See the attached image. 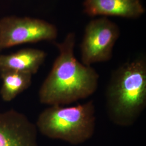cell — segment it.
Here are the masks:
<instances>
[{"mask_svg":"<svg viewBox=\"0 0 146 146\" xmlns=\"http://www.w3.org/2000/svg\"><path fill=\"white\" fill-rule=\"evenodd\" d=\"M75 34L70 33L62 42L55 44L58 55L38 92L42 104L64 106L86 99L96 91L99 75L75 58Z\"/></svg>","mask_w":146,"mask_h":146,"instance_id":"1","label":"cell"},{"mask_svg":"<svg viewBox=\"0 0 146 146\" xmlns=\"http://www.w3.org/2000/svg\"><path fill=\"white\" fill-rule=\"evenodd\" d=\"M110 121L121 127L134 125L146 106V60L139 56L123 63L111 74L106 90Z\"/></svg>","mask_w":146,"mask_h":146,"instance_id":"2","label":"cell"},{"mask_svg":"<svg viewBox=\"0 0 146 146\" xmlns=\"http://www.w3.org/2000/svg\"><path fill=\"white\" fill-rule=\"evenodd\" d=\"M96 120L95 104L90 100L72 106H50L40 114L36 126L50 139L78 145L93 136Z\"/></svg>","mask_w":146,"mask_h":146,"instance_id":"3","label":"cell"},{"mask_svg":"<svg viewBox=\"0 0 146 146\" xmlns=\"http://www.w3.org/2000/svg\"><path fill=\"white\" fill-rule=\"evenodd\" d=\"M57 36L55 26L42 20L15 16L0 19V51L25 43L53 41Z\"/></svg>","mask_w":146,"mask_h":146,"instance_id":"4","label":"cell"},{"mask_svg":"<svg viewBox=\"0 0 146 146\" xmlns=\"http://www.w3.org/2000/svg\"><path fill=\"white\" fill-rule=\"evenodd\" d=\"M119 35L118 26L106 17L90 21L86 27L81 44L82 63L91 66L95 63L110 60Z\"/></svg>","mask_w":146,"mask_h":146,"instance_id":"5","label":"cell"},{"mask_svg":"<svg viewBox=\"0 0 146 146\" xmlns=\"http://www.w3.org/2000/svg\"><path fill=\"white\" fill-rule=\"evenodd\" d=\"M0 146H38L36 125L16 110L0 113Z\"/></svg>","mask_w":146,"mask_h":146,"instance_id":"6","label":"cell"},{"mask_svg":"<svg viewBox=\"0 0 146 146\" xmlns=\"http://www.w3.org/2000/svg\"><path fill=\"white\" fill-rule=\"evenodd\" d=\"M84 11L89 16H114L136 19L145 13L140 0H84Z\"/></svg>","mask_w":146,"mask_h":146,"instance_id":"7","label":"cell"},{"mask_svg":"<svg viewBox=\"0 0 146 146\" xmlns=\"http://www.w3.org/2000/svg\"><path fill=\"white\" fill-rule=\"evenodd\" d=\"M46 56L44 51L34 48H25L11 54L1 55L0 73L16 72L33 75L38 72Z\"/></svg>","mask_w":146,"mask_h":146,"instance_id":"8","label":"cell"},{"mask_svg":"<svg viewBox=\"0 0 146 146\" xmlns=\"http://www.w3.org/2000/svg\"><path fill=\"white\" fill-rule=\"evenodd\" d=\"M32 76L29 74L16 72H1L2 84L0 94L2 100L10 102L28 88L31 84Z\"/></svg>","mask_w":146,"mask_h":146,"instance_id":"9","label":"cell"}]
</instances>
